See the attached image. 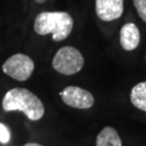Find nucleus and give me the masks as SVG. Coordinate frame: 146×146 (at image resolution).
Segmentation results:
<instances>
[{
  "label": "nucleus",
  "instance_id": "f257e3e1",
  "mask_svg": "<svg viewBox=\"0 0 146 146\" xmlns=\"http://www.w3.org/2000/svg\"><path fill=\"white\" fill-rule=\"evenodd\" d=\"M2 108L5 111L20 110L29 120H40L44 115V105L36 94L25 88L9 90L2 100Z\"/></svg>",
  "mask_w": 146,
  "mask_h": 146
},
{
  "label": "nucleus",
  "instance_id": "f03ea898",
  "mask_svg": "<svg viewBox=\"0 0 146 146\" xmlns=\"http://www.w3.org/2000/svg\"><path fill=\"white\" fill-rule=\"evenodd\" d=\"M74 27V20L67 12L53 11L41 12L36 16L34 22V31L40 36L51 34L54 41L66 39Z\"/></svg>",
  "mask_w": 146,
  "mask_h": 146
},
{
  "label": "nucleus",
  "instance_id": "7ed1b4c3",
  "mask_svg": "<svg viewBox=\"0 0 146 146\" xmlns=\"http://www.w3.org/2000/svg\"><path fill=\"white\" fill-rule=\"evenodd\" d=\"M84 65V55L74 47H63L55 53L52 60V66L58 73L72 76L79 73Z\"/></svg>",
  "mask_w": 146,
  "mask_h": 146
},
{
  "label": "nucleus",
  "instance_id": "20e7f679",
  "mask_svg": "<svg viewBox=\"0 0 146 146\" xmlns=\"http://www.w3.org/2000/svg\"><path fill=\"white\" fill-rule=\"evenodd\" d=\"M35 69V63L28 55L16 53L8 58L2 65V72L17 81L29 79Z\"/></svg>",
  "mask_w": 146,
  "mask_h": 146
},
{
  "label": "nucleus",
  "instance_id": "39448f33",
  "mask_svg": "<svg viewBox=\"0 0 146 146\" xmlns=\"http://www.w3.org/2000/svg\"><path fill=\"white\" fill-rule=\"evenodd\" d=\"M60 96L66 105L77 110H88L94 105V96L88 90L69 86L60 92Z\"/></svg>",
  "mask_w": 146,
  "mask_h": 146
},
{
  "label": "nucleus",
  "instance_id": "423d86ee",
  "mask_svg": "<svg viewBox=\"0 0 146 146\" xmlns=\"http://www.w3.org/2000/svg\"><path fill=\"white\" fill-rule=\"evenodd\" d=\"M95 12L102 21H115L123 13V0H95Z\"/></svg>",
  "mask_w": 146,
  "mask_h": 146
},
{
  "label": "nucleus",
  "instance_id": "0eeeda50",
  "mask_svg": "<svg viewBox=\"0 0 146 146\" xmlns=\"http://www.w3.org/2000/svg\"><path fill=\"white\" fill-rule=\"evenodd\" d=\"M119 41L125 51H133L140 44V31L134 23H127L120 29Z\"/></svg>",
  "mask_w": 146,
  "mask_h": 146
},
{
  "label": "nucleus",
  "instance_id": "6e6552de",
  "mask_svg": "<svg viewBox=\"0 0 146 146\" xmlns=\"http://www.w3.org/2000/svg\"><path fill=\"white\" fill-rule=\"evenodd\" d=\"M96 146H122V142L116 129L105 127L96 137Z\"/></svg>",
  "mask_w": 146,
  "mask_h": 146
},
{
  "label": "nucleus",
  "instance_id": "1a4fd4ad",
  "mask_svg": "<svg viewBox=\"0 0 146 146\" xmlns=\"http://www.w3.org/2000/svg\"><path fill=\"white\" fill-rule=\"evenodd\" d=\"M130 100L137 110L146 111V81L135 84L130 93Z\"/></svg>",
  "mask_w": 146,
  "mask_h": 146
},
{
  "label": "nucleus",
  "instance_id": "9d476101",
  "mask_svg": "<svg viewBox=\"0 0 146 146\" xmlns=\"http://www.w3.org/2000/svg\"><path fill=\"white\" fill-rule=\"evenodd\" d=\"M133 5L142 21L146 22V0H133Z\"/></svg>",
  "mask_w": 146,
  "mask_h": 146
},
{
  "label": "nucleus",
  "instance_id": "9b49d317",
  "mask_svg": "<svg viewBox=\"0 0 146 146\" xmlns=\"http://www.w3.org/2000/svg\"><path fill=\"white\" fill-rule=\"evenodd\" d=\"M11 135L9 129L5 127L3 123H0V143L2 144H7L10 141Z\"/></svg>",
  "mask_w": 146,
  "mask_h": 146
},
{
  "label": "nucleus",
  "instance_id": "f8f14e48",
  "mask_svg": "<svg viewBox=\"0 0 146 146\" xmlns=\"http://www.w3.org/2000/svg\"><path fill=\"white\" fill-rule=\"evenodd\" d=\"M23 146H43V145H40L38 143H27V144H25V145Z\"/></svg>",
  "mask_w": 146,
  "mask_h": 146
},
{
  "label": "nucleus",
  "instance_id": "ddd939ff",
  "mask_svg": "<svg viewBox=\"0 0 146 146\" xmlns=\"http://www.w3.org/2000/svg\"><path fill=\"white\" fill-rule=\"evenodd\" d=\"M37 3H43V2H46L47 0H35Z\"/></svg>",
  "mask_w": 146,
  "mask_h": 146
}]
</instances>
